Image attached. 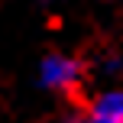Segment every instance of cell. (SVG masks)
Listing matches in <instances>:
<instances>
[{
    "label": "cell",
    "instance_id": "1",
    "mask_svg": "<svg viewBox=\"0 0 123 123\" xmlns=\"http://www.w3.org/2000/svg\"><path fill=\"white\" fill-rule=\"evenodd\" d=\"M84 81V65L68 52H49L39 62V84L52 94H71Z\"/></svg>",
    "mask_w": 123,
    "mask_h": 123
},
{
    "label": "cell",
    "instance_id": "2",
    "mask_svg": "<svg viewBox=\"0 0 123 123\" xmlns=\"http://www.w3.org/2000/svg\"><path fill=\"white\" fill-rule=\"evenodd\" d=\"M84 123H123V81L91 97L84 110Z\"/></svg>",
    "mask_w": 123,
    "mask_h": 123
},
{
    "label": "cell",
    "instance_id": "3",
    "mask_svg": "<svg viewBox=\"0 0 123 123\" xmlns=\"http://www.w3.org/2000/svg\"><path fill=\"white\" fill-rule=\"evenodd\" d=\"M62 123H84V117H65Z\"/></svg>",
    "mask_w": 123,
    "mask_h": 123
}]
</instances>
